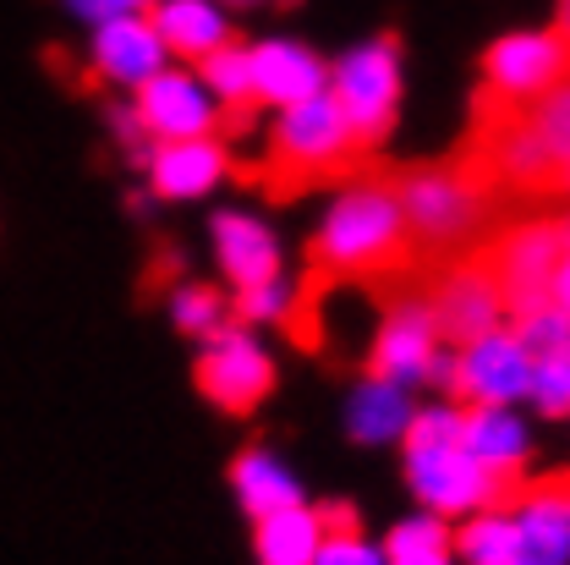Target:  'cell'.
Listing matches in <instances>:
<instances>
[{"instance_id": "cell-19", "label": "cell", "mask_w": 570, "mask_h": 565, "mask_svg": "<svg viewBox=\"0 0 570 565\" xmlns=\"http://www.w3.org/2000/svg\"><path fill=\"white\" fill-rule=\"evenodd\" d=\"M417 418V401L406 384L395 379H379V373H362L352 390H346V407H341V423L346 439L362 450H384V445H401L406 428Z\"/></svg>"}, {"instance_id": "cell-31", "label": "cell", "mask_w": 570, "mask_h": 565, "mask_svg": "<svg viewBox=\"0 0 570 565\" xmlns=\"http://www.w3.org/2000/svg\"><path fill=\"white\" fill-rule=\"evenodd\" d=\"M313 565H390V561H384V544L379 538H367L356 522H346V527H330L324 533Z\"/></svg>"}, {"instance_id": "cell-20", "label": "cell", "mask_w": 570, "mask_h": 565, "mask_svg": "<svg viewBox=\"0 0 570 565\" xmlns=\"http://www.w3.org/2000/svg\"><path fill=\"white\" fill-rule=\"evenodd\" d=\"M148 22L159 28L170 61H187V67L209 61L214 50H225L236 39L225 0H154L148 6Z\"/></svg>"}, {"instance_id": "cell-23", "label": "cell", "mask_w": 570, "mask_h": 565, "mask_svg": "<svg viewBox=\"0 0 570 565\" xmlns=\"http://www.w3.org/2000/svg\"><path fill=\"white\" fill-rule=\"evenodd\" d=\"M230 489H236V505L247 516H269V510L302 499V478L285 467L269 445H253V450H242L230 461Z\"/></svg>"}, {"instance_id": "cell-7", "label": "cell", "mask_w": 570, "mask_h": 565, "mask_svg": "<svg viewBox=\"0 0 570 565\" xmlns=\"http://www.w3.org/2000/svg\"><path fill=\"white\" fill-rule=\"evenodd\" d=\"M570 77V50L554 28H510L483 50V94L499 110H532L554 82Z\"/></svg>"}, {"instance_id": "cell-26", "label": "cell", "mask_w": 570, "mask_h": 565, "mask_svg": "<svg viewBox=\"0 0 570 565\" xmlns=\"http://www.w3.org/2000/svg\"><path fill=\"white\" fill-rule=\"evenodd\" d=\"M455 565H515V522L504 499L455 522Z\"/></svg>"}, {"instance_id": "cell-32", "label": "cell", "mask_w": 570, "mask_h": 565, "mask_svg": "<svg viewBox=\"0 0 570 565\" xmlns=\"http://www.w3.org/2000/svg\"><path fill=\"white\" fill-rule=\"evenodd\" d=\"M77 22H110V17H132V11H148L154 0H61Z\"/></svg>"}, {"instance_id": "cell-18", "label": "cell", "mask_w": 570, "mask_h": 565, "mask_svg": "<svg viewBox=\"0 0 570 565\" xmlns=\"http://www.w3.org/2000/svg\"><path fill=\"white\" fill-rule=\"evenodd\" d=\"M148 187H154V198H165V204H198V198H209L225 187V176H230V148L214 138H181V143H154V154H148Z\"/></svg>"}, {"instance_id": "cell-6", "label": "cell", "mask_w": 570, "mask_h": 565, "mask_svg": "<svg viewBox=\"0 0 570 565\" xmlns=\"http://www.w3.org/2000/svg\"><path fill=\"white\" fill-rule=\"evenodd\" d=\"M204 401H214L230 418L258 412L275 396V352L264 347L258 330L247 324H225L198 347V368H193Z\"/></svg>"}, {"instance_id": "cell-8", "label": "cell", "mask_w": 570, "mask_h": 565, "mask_svg": "<svg viewBox=\"0 0 570 565\" xmlns=\"http://www.w3.org/2000/svg\"><path fill=\"white\" fill-rule=\"evenodd\" d=\"M352 154H356V138H352V127H346V116L335 110L330 88L313 94V99H302V105H285V110H275V121H269V159L291 182L335 176Z\"/></svg>"}, {"instance_id": "cell-25", "label": "cell", "mask_w": 570, "mask_h": 565, "mask_svg": "<svg viewBox=\"0 0 570 565\" xmlns=\"http://www.w3.org/2000/svg\"><path fill=\"white\" fill-rule=\"evenodd\" d=\"M379 544H384L390 565H455V522H444L433 510H412Z\"/></svg>"}, {"instance_id": "cell-9", "label": "cell", "mask_w": 570, "mask_h": 565, "mask_svg": "<svg viewBox=\"0 0 570 565\" xmlns=\"http://www.w3.org/2000/svg\"><path fill=\"white\" fill-rule=\"evenodd\" d=\"M132 116L148 133V143H181V138H214L230 110L209 94L204 71L187 67V61H170L132 94Z\"/></svg>"}, {"instance_id": "cell-15", "label": "cell", "mask_w": 570, "mask_h": 565, "mask_svg": "<svg viewBox=\"0 0 570 565\" xmlns=\"http://www.w3.org/2000/svg\"><path fill=\"white\" fill-rule=\"evenodd\" d=\"M247 67H253V105H264V110L302 105V99L330 88L324 56L291 33H269V39L247 45Z\"/></svg>"}, {"instance_id": "cell-4", "label": "cell", "mask_w": 570, "mask_h": 565, "mask_svg": "<svg viewBox=\"0 0 570 565\" xmlns=\"http://www.w3.org/2000/svg\"><path fill=\"white\" fill-rule=\"evenodd\" d=\"M395 193H401L412 247H433V253H455L461 242H472V231L483 225V210H489L478 176L455 165H417L395 182Z\"/></svg>"}, {"instance_id": "cell-27", "label": "cell", "mask_w": 570, "mask_h": 565, "mask_svg": "<svg viewBox=\"0 0 570 565\" xmlns=\"http://www.w3.org/2000/svg\"><path fill=\"white\" fill-rule=\"evenodd\" d=\"M170 324L181 330V335H193V341H209L214 330H225L230 324V302L204 281H181L170 285Z\"/></svg>"}, {"instance_id": "cell-22", "label": "cell", "mask_w": 570, "mask_h": 565, "mask_svg": "<svg viewBox=\"0 0 570 565\" xmlns=\"http://www.w3.org/2000/svg\"><path fill=\"white\" fill-rule=\"evenodd\" d=\"M324 533H330V522H324V510H313L307 499L281 505V510H269V516H253V561L258 565H313Z\"/></svg>"}, {"instance_id": "cell-28", "label": "cell", "mask_w": 570, "mask_h": 565, "mask_svg": "<svg viewBox=\"0 0 570 565\" xmlns=\"http://www.w3.org/2000/svg\"><path fill=\"white\" fill-rule=\"evenodd\" d=\"M302 308V291L291 275H275V281H258L247 291H236V324L247 330H275V324H291Z\"/></svg>"}, {"instance_id": "cell-13", "label": "cell", "mask_w": 570, "mask_h": 565, "mask_svg": "<svg viewBox=\"0 0 570 565\" xmlns=\"http://www.w3.org/2000/svg\"><path fill=\"white\" fill-rule=\"evenodd\" d=\"M428 313H433L439 335L450 347H461V341H478V335L499 330L510 319V302H504L489 264H450L428 291Z\"/></svg>"}, {"instance_id": "cell-2", "label": "cell", "mask_w": 570, "mask_h": 565, "mask_svg": "<svg viewBox=\"0 0 570 565\" xmlns=\"http://www.w3.org/2000/svg\"><path fill=\"white\" fill-rule=\"evenodd\" d=\"M461 418L466 407L461 401H433L417 407V418L401 439V456H406V484L423 510L444 516V522H461L483 505H499L510 495V484L494 478L461 439Z\"/></svg>"}, {"instance_id": "cell-21", "label": "cell", "mask_w": 570, "mask_h": 565, "mask_svg": "<svg viewBox=\"0 0 570 565\" xmlns=\"http://www.w3.org/2000/svg\"><path fill=\"white\" fill-rule=\"evenodd\" d=\"M461 439H466V450H472L494 478H504V484L532 461V428H527V418H521L515 407H466Z\"/></svg>"}, {"instance_id": "cell-10", "label": "cell", "mask_w": 570, "mask_h": 565, "mask_svg": "<svg viewBox=\"0 0 570 565\" xmlns=\"http://www.w3.org/2000/svg\"><path fill=\"white\" fill-rule=\"evenodd\" d=\"M439 368H444V335L428 313V296H401L367 341V373L417 390L439 384Z\"/></svg>"}, {"instance_id": "cell-24", "label": "cell", "mask_w": 570, "mask_h": 565, "mask_svg": "<svg viewBox=\"0 0 570 565\" xmlns=\"http://www.w3.org/2000/svg\"><path fill=\"white\" fill-rule=\"evenodd\" d=\"M489 171H494L499 182H510V187H543V182L560 176V165L549 159L543 138L527 127V116H510L489 138Z\"/></svg>"}, {"instance_id": "cell-34", "label": "cell", "mask_w": 570, "mask_h": 565, "mask_svg": "<svg viewBox=\"0 0 570 565\" xmlns=\"http://www.w3.org/2000/svg\"><path fill=\"white\" fill-rule=\"evenodd\" d=\"M554 33L566 39V50H570V0H554Z\"/></svg>"}, {"instance_id": "cell-1", "label": "cell", "mask_w": 570, "mask_h": 565, "mask_svg": "<svg viewBox=\"0 0 570 565\" xmlns=\"http://www.w3.org/2000/svg\"><path fill=\"white\" fill-rule=\"evenodd\" d=\"M412 253L401 193L384 176H352L335 187L313 225V264L335 281H373Z\"/></svg>"}, {"instance_id": "cell-5", "label": "cell", "mask_w": 570, "mask_h": 565, "mask_svg": "<svg viewBox=\"0 0 570 565\" xmlns=\"http://www.w3.org/2000/svg\"><path fill=\"white\" fill-rule=\"evenodd\" d=\"M439 384L461 407H521L532 396V347L521 341L515 324H499L489 335L444 352Z\"/></svg>"}, {"instance_id": "cell-35", "label": "cell", "mask_w": 570, "mask_h": 565, "mask_svg": "<svg viewBox=\"0 0 570 565\" xmlns=\"http://www.w3.org/2000/svg\"><path fill=\"white\" fill-rule=\"evenodd\" d=\"M230 11H247V6H275V0H225Z\"/></svg>"}, {"instance_id": "cell-14", "label": "cell", "mask_w": 570, "mask_h": 565, "mask_svg": "<svg viewBox=\"0 0 570 565\" xmlns=\"http://www.w3.org/2000/svg\"><path fill=\"white\" fill-rule=\"evenodd\" d=\"M170 67V50L159 39V28L148 22V11L132 17H110L88 28V71L121 94H138L154 71Z\"/></svg>"}, {"instance_id": "cell-16", "label": "cell", "mask_w": 570, "mask_h": 565, "mask_svg": "<svg viewBox=\"0 0 570 565\" xmlns=\"http://www.w3.org/2000/svg\"><path fill=\"white\" fill-rule=\"evenodd\" d=\"M515 565H570V478H538L515 489Z\"/></svg>"}, {"instance_id": "cell-29", "label": "cell", "mask_w": 570, "mask_h": 565, "mask_svg": "<svg viewBox=\"0 0 570 565\" xmlns=\"http://www.w3.org/2000/svg\"><path fill=\"white\" fill-rule=\"evenodd\" d=\"M204 71V82H209V94L225 105V110H247L253 105V67H247V45H225V50H214L209 61H198Z\"/></svg>"}, {"instance_id": "cell-33", "label": "cell", "mask_w": 570, "mask_h": 565, "mask_svg": "<svg viewBox=\"0 0 570 565\" xmlns=\"http://www.w3.org/2000/svg\"><path fill=\"white\" fill-rule=\"evenodd\" d=\"M560 231H566V253H560V270H554V285H549V302L570 313V220H560Z\"/></svg>"}, {"instance_id": "cell-17", "label": "cell", "mask_w": 570, "mask_h": 565, "mask_svg": "<svg viewBox=\"0 0 570 565\" xmlns=\"http://www.w3.org/2000/svg\"><path fill=\"white\" fill-rule=\"evenodd\" d=\"M521 341L532 347V407L543 418H570V313L554 302H538L515 313Z\"/></svg>"}, {"instance_id": "cell-36", "label": "cell", "mask_w": 570, "mask_h": 565, "mask_svg": "<svg viewBox=\"0 0 570 565\" xmlns=\"http://www.w3.org/2000/svg\"><path fill=\"white\" fill-rule=\"evenodd\" d=\"M560 187H566V193H570V165H560Z\"/></svg>"}, {"instance_id": "cell-12", "label": "cell", "mask_w": 570, "mask_h": 565, "mask_svg": "<svg viewBox=\"0 0 570 565\" xmlns=\"http://www.w3.org/2000/svg\"><path fill=\"white\" fill-rule=\"evenodd\" d=\"M209 247H214V270L230 281V291H247L258 281L285 275V236L275 231V220L258 210H219L209 220Z\"/></svg>"}, {"instance_id": "cell-30", "label": "cell", "mask_w": 570, "mask_h": 565, "mask_svg": "<svg viewBox=\"0 0 570 565\" xmlns=\"http://www.w3.org/2000/svg\"><path fill=\"white\" fill-rule=\"evenodd\" d=\"M521 116H527V127L543 138L549 159H554V165H570V77L554 82V88H549L532 110H521ZM554 182H560V176H554Z\"/></svg>"}, {"instance_id": "cell-3", "label": "cell", "mask_w": 570, "mask_h": 565, "mask_svg": "<svg viewBox=\"0 0 570 565\" xmlns=\"http://www.w3.org/2000/svg\"><path fill=\"white\" fill-rule=\"evenodd\" d=\"M330 99L346 116L356 148H373L395 133L401 99H406V61L395 39H362L330 61Z\"/></svg>"}, {"instance_id": "cell-11", "label": "cell", "mask_w": 570, "mask_h": 565, "mask_svg": "<svg viewBox=\"0 0 570 565\" xmlns=\"http://www.w3.org/2000/svg\"><path fill=\"white\" fill-rule=\"evenodd\" d=\"M560 253H566L560 220H521V225H510V231L499 236L494 253H489V270H494L510 313H527V308L549 302Z\"/></svg>"}]
</instances>
